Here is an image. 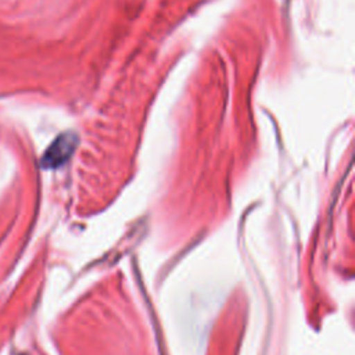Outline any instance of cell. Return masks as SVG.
Masks as SVG:
<instances>
[{"instance_id":"6da1fadb","label":"cell","mask_w":355,"mask_h":355,"mask_svg":"<svg viewBox=\"0 0 355 355\" xmlns=\"http://www.w3.org/2000/svg\"><path fill=\"white\" fill-rule=\"evenodd\" d=\"M76 146V136L72 133H64L58 136L53 144L47 148L42 158L43 168H57L62 165L73 153Z\"/></svg>"}]
</instances>
